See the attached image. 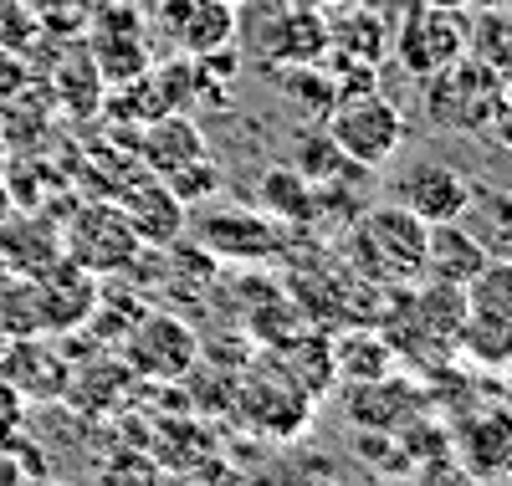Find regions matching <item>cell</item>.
Returning a JSON list of instances; mask_svg holds the SVG:
<instances>
[{
  "label": "cell",
  "instance_id": "16",
  "mask_svg": "<svg viewBox=\"0 0 512 486\" xmlns=\"http://www.w3.org/2000/svg\"><path fill=\"white\" fill-rule=\"evenodd\" d=\"M461 226L487 246L492 261H512V190L507 185H472Z\"/></svg>",
  "mask_w": 512,
  "mask_h": 486
},
{
  "label": "cell",
  "instance_id": "22",
  "mask_svg": "<svg viewBox=\"0 0 512 486\" xmlns=\"http://www.w3.org/2000/svg\"><path fill=\"white\" fill-rule=\"evenodd\" d=\"M390 348H384L379 338H364V333H354V338H344L333 348V374H344V379H359L364 374V384H379V379H390Z\"/></svg>",
  "mask_w": 512,
  "mask_h": 486
},
{
  "label": "cell",
  "instance_id": "19",
  "mask_svg": "<svg viewBox=\"0 0 512 486\" xmlns=\"http://www.w3.org/2000/svg\"><path fill=\"white\" fill-rule=\"evenodd\" d=\"M139 149H144V164L164 180L169 169H180V164H190V159L205 154V134L185 113H159V123L144 128V144Z\"/></svg>",
  "mask_w": 512,
  "mask_h": 486
},
{
  "label": "cell",
  "instance_id": "4",
  "mask_svg": "<svg viewBox=\"0 0 512 486\" xmlns=\"http://www.w3.org/2000/svg\"><path fill=\"white\" fill-rule=\"evenodd\" d=\"M144 241L134 236L128 215L108 200H93L72 215V226L62 231V256H72L82 272L108 277V272H128L139 261Z\"/></svg>",
  "mask_w": 512,
  "mask_h": 486
},
{
  "label": "cell",
  "instance_id": "6",
  "mask_svg": "<svg viewBox=\"0 0 512 486\" xmlns=\"http://www.w3.org/2000/svg\"><path fill=\"white\" fill-rule=\"evenodd\" d=\"M425 236H431V226H425L420 215H410L405 205H374L364 210L359 220V251L374 256V267L379 277H420L425 272Z\"/></svg>",
  "mask_w": 512,
  "mask_h": 486
},
{
  "label": "cell",
  "instance_id": "27",
  "mask_svg": "<svg viewBox=\"0 0 512 486\" xmlns=\"http://www.w3.org/2000/svg\"><path fill=\"white\" fill-rule=\"evenodd\" d=\"M492 134H497V144L512 154V82L502 87V98H497V113H492Z\"/></svg>",
  "mask_w": 512,
  "mask_h": 486
},
{
  "label": "cell",
  "instance_id": "24",
  "mask_svg": "<svg viewBox=\"0 0 512 486\" xmlns=\"http://www.w3.org/2000/svg\"><path fill=\"white\" fill-rule=\"evenodd\" d=\"M456 348H466L477 364H512V323H492V318H466Z\"/></svg>",
  "mask_w": 512,
  "mask_h": 486
},
{
  "label": "cell",
  "instance_id": "1",
  "mask_svg": "<svg viewBox=\"0 0 512 486\" xmlns=\"http://www.w3.org/2000/svg\"><path fill=\"white\" fill-rule=\"evenodd\" d=\"M502 87H507V77L487 57H456L446 72L420 82L425 118L446 128V134H487Z\"/></svg>",
  "mask_w": 512,
  "mask_h": 486
},
{
  "label": "cell",
  "instance_id": "11",
  "mask_svg": "<svg viewBox=\"0 0 512 486\" xmlns=\"http://www.w3.org/2000/svg\"><path fill=\"white\" fill-rule=\"evenodd\" d=\"M159 31L180 57H210L236 41V6L226 0H159Z\"/></svg>",
  "mask_w": 512,
  "mask_h": 486
},
{
  "label": "cell",
  "instance_id": "15",
  "mask_svg": "<svg viewBox=\"0 0 512 486\" xmlns=\"http://www.w3.org/2000/svg\"><path fill=\"white\" fill-rule=\"evenodd\" d=\"M461 466L472 476H502L512 471V410H477L461 420Z\"/></svg>",
  "mask_w": 512,
  "mask_h": 486
},
{
  "label": "cell",
  "instance_id": "13",
  "mask_svg": "<svg viewBox=\"0 0 512 486\" xmlns=\"http://www.w3.org/2000/svg\"><path fill=\"white\" fill-rule=\"evenodd\" d=\"M487 246L461 226V220H441V226H431V236H425V277L431 282H451V287H466L482 267H487Z\"/></svg>",
  "mask_w": 512,
  "mask_h": 486
},
{
  "label": "cell",
  "instance_id": "9",
  "mask_svg": "<svg viewBox=\"0 0 512 486\" xmlns=\"http://www.w3.org/2000/svg\"><path fill=\"white\" fill-rule=\"evenodd\" d=\"M466 200H472V180L446 164V159H410L395 174V205H405L410 215H420L425 226H441V220H461Z\"/></svg>",
  "mask_w": 512,
  "mask_h": 486
},
{
  "label": "cell",
  "instance_id": "7",
  "mask_svg": "<svg viewBox=\"0 0 512 486\" xmlns=\"http://www.w3.org/2000/svg\"><path fill=\"white\" fill-rule=\"evenodd\" d=\"M236 415L256 425V435H303L313 420V389L292 374L277 379V369H256L236 384Z\"/></svg>",
  "mask_w": 512,
  "mask_h": 486
},
{
  "label": "cell",
  "instance_id": "26",
  "mask_svg": "<svg viewBox=\"0 0 512 486\" xmlns=\"http://www.w3.org/2000/svg\"><path fill=\"white\" fill-rule=\"evenodd\" d=\"M21 435H26V400L16 394L11 379H0V451L16 446Z\"/></svg>",
  "mask_w": 512,
  "mask_h": 486
},
{
  "label": "cell",
  "instance_id": "23",
  "mask_svg": "<svg viewBox=\"0 0 512 486\" xmlns=\"http://www.w3.org/2000/svg\"><path fill=\"white\" fill-rule=\"evenodd\" d=\"M292 169H297V174H308V180L323 190V185H338V174H344V169H359V164H349L344 149H338L328 134H308L303 149L292 154Z\"/></svg>",
  "mask_w": 512,
  "mask_h": 486
},
{
  "label": "cell",
  "instance_id": "29",
  "mask_svg": "<svg viewBox=\"0 0 512 486\" xmlns=\"http://www.w3.org/2000/svg\"><path fill=\"white\" fill-rule=\"evenodd\" d=\"M226 6H241V0H226Z\"/></svg>",
  "mask_w": 512,
  "mask_h": 486
},
{
  "label": "cell",
  "instance_id": "8",
  "mask_svg": "<svg viewBox=\"0 0 512 486\" xmlns=\"http://www.w3.org/2000/svg\"><path fill=\"white\" fill-rule=\"evenodd\" d=\"M185 226L195 231V246H205L216 261H272L282 251L277 220L262 210H200Z\"/></svg>",
  "mask_w": 512,
  "mask_h": 486
},
{
  "label": "cell",
  "instance_id": "5",
  "mask_svg": "<svg viewBox=\"0 0 512 486\" xmlns=\"http://www.w3.org/2000/svg\"><path fill=\"white\" fill-rule=\"evenodd\" d=\"M466 21L461 11H441V6H420L410 21H400V31L390 36V52L400 62L405 77L425 82V77H436L446 72L456 57H466Z\"/></svg>",
  "mask_w": 512,
  "mask_h": 486
},
{
  "label": "cell",
  "instance_id": "2",
  "mask_svg": "<svg viewBox=\"0 0 512 486\" xmlns=\"http://www.w3.org/2000/svg\"><path fill=\"white\" fill-rule=\"evenodd\" d=\"M323 134L344 149L349 164L379 169V164H390L405 144V113L384 98L379 87H369V93H349V98H338L328 108Z\"/></svg>",
  "mask_w": 512,
  "mask_h": 486
},
{
  "label": "cell",
  "instance_id": "3",
  "mask_svg": "<svg viewBox=\"0 0 512 486\" xmlns=\"http://www.w3.org/2000/svg\"><path fill=\"white\" fill-rule=\"evenodd\" d=\"M123 364L134 379L175 384L200 364V333L175 313H144L123 333Z\"/></svg>",
  "mask_w": 512,
  "mask_h": 486
},
{
  "label": "cell",
  "instance_id": "14",
  "mask_svg": "<svg viewBox=\"0 0 512 486\" xmlns=\"http://www.w3.org/2000/svg\"><path fill=\"white\" fill-rule=\"evenodd\" d=\"M144 246H175L185 236V205L169 195L164 180H139L118 205Z\"/></svg>",
  "mask_w": 512,
  "mask_h": 486
},
{
  "label": "cell",
  "instance_id": "18",
  "mask_svg": "<svg viewBox=\"0 0 512 486\" xmlns=\"http://www.w3.org/2000/svg\"><path fill=\"white\" fill-rule=\"evenodd\" d=\"M262 52L267 57H282V67H308V62H323L328 52V26L318 11H292V16H277L272 31L262 36Z\"/></svg>",
  "mask_w": 512,
  "mask_h": 486
},
{
  "label": "cell",
  "instance_id": "20",
  "mask_svg": "<svg viewBox=\"0 0 512 486\" xmlns=\"http://www.w3.org/2000/svg\"><path fill=\"white\" fill-rule=\"evenodd\" d=\"M410 318L425 328V338L431 343H456L466 318H472V307H466V292L451 287V282H425L415 292V307H410Z\"/></svg>",
  "mask_w": 512,
  "mask_h": 486
},
{
  "label": "cell",
  "instance_id": "10",
  "mask_svg": "<svg viewBox=\"0 0 512 486\" xmlns=\"http://www.w3.org/2000/svg\"><path fill=\"white\" fill-rule=\"evenodd\" d=\"M31 282H36L41 333H72L77 323L93 318V307H98V277L82 272L72 256H57L52 267H41Z\"/></svg>",
  "mask_w": 512,
  "mask_h": 486
},
{
  "label": "cell",
  "instance_id": "17",
  "mask_svg": "<svg viewBox=\"0 0 512 486\" xmlns=\"http://www.w3.org/2000/svg\"><path fill=\"white\" fill-rule=\"evenodd\" d=\"M256 200H262V215H272L277 226H308L318 215V185L292 164H272L262 185H256Z\"/></svg>",
  "mask_w": 512,
  "mask_h": 486
},
{
  "label": "cell",
  "instance_id": "12",
  "mask_svg": "<svg viewBox=\"0 0 512 486\" xmlns=\"http://www.w3.org/2000/svg\"><path fill=\"white\" fill-rule=\"evenodd\" d=\"M0 379H11L16 394L31 405H47V400H62L67 394V379H72V364H67V353L52 348L47 338H6V348H0Z\"/></svg>",
  "mask_w": 512,
  "mask_h": 486
},
{
  "label": "cell",
  "instance_id": "30",
  "mask_svg": "<svg viewBox=\"0 0 512 486\" xmlns=\"http://www.w3.org/2000/svg\"><path fill=\"white\" fill-rule=\"evenodd\" d=\"M482 486H492V481H482Z\"/></svg>",
  "mask_w": 512,
  "mask_h": 486
},
{
  "label": "cell",
  "instance_id": "28",
  "mask_svg": "<svg viewBox=\"0 0 512 486\" xmlns=\"http://www.w3.org/2000/svg\"><path fill=\"white\" fill-rule=\"evenodd\" d=\"M420 6H441V11H466V6H477V0H420Z\"/></svg>",
  "mask_w": 512,
  "mask_h": 486
},
{
  "label": "cell",
  "instance_id": "25",
  "mask_svg": "<svg viewBox=\"0 0 512 486\" xmlns=\"http://www.w3.org/2000/svg\"><path fill=\"white\" fill-rule=\"evenodd\" d=\"M221 164L210 159V154H200V159H190V164H180V169H169L164 174V185H169V195H175L180 205H195V200H210L221 190Z\"/></svg>",
  "mask_w": 512,
  "mask_h": 486
},
{
  "label": "cell",
  "instance_id": "21",
  "mask_svg": "<svg viewBox=\"0 0 512 486\" xmlns=\"http://www.w3.org/2000/svg\"><path fill=\"white\" fill-rule=\"evenodd\" d=\"M472 318H492V323H512V261H487V267L461 287Z\"/></svg>",
  "mask_w": 512,
  "mask_h": 486
}]
</instances>
